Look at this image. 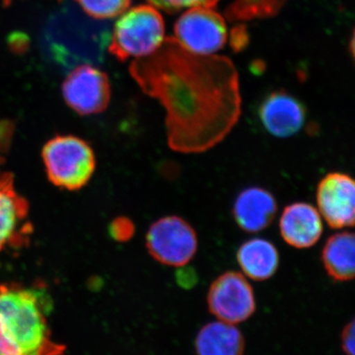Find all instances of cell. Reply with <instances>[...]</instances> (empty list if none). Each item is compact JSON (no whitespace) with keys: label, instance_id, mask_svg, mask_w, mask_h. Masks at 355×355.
I'll use <instances>...</instances> for the list:
<instances>
[{"label":"cell","instance_id":"6da1fadb","mask_svg":"<svg viewBox=\"0 0 355 355\" xmlns=\"http://www.w3.org/2000/svg\"><path fill=\"white\" fill-rule=\"evenodd\" d=\"M130 72L164 107L168 146L174 153L214 148L241 116L239 76L226 57L191 53L169 37L153 53L132 62Z\"/></svg>","mask_w":355,"mask_h":355},{"label":"cell","instance_id":"7a4b0ae2","mask_svg":"<svg viewBox=\"0 0 355 355\" xmlns=\"http://www.w3.org/2000/svg\"><path fill=\"white\" fill-rule=\"evenodd\" d=\"M48 301L32 289L0 286V355H62L51 338Z\"/></svg>","mask_w":355,"mask_h":355},{"label":"cell","instance_id":"3957f363","mask_svg":"<svg viewBox=\"0 0 355 355\" xmlns=\"http://www.w3.org/2000/svg\"><path fill=\"white\" fill-rule=\"evenodd\" d=\"M110 39L108 22L87 16L69 1L51 14L42 34L49 57L64 69L102 64Z\"/></svg>","mask_w":355,"mask_h":355},{"label":"cell","instance_id":"277c9868","mask_svg":"<svg viewBox=\"0 0 355 355\" xmlns=\"http://www.w3.org/2000/svg\"><path fill=\"white\" fill-rule=\"evenodd\" d=\"M165 40L162 16L153 6L130 9L116 21L108 50L121 62L144 58L157 50Z\"/></svg>","mask_w":355,"mask_h":355},{"label":"cell","instance_id":"5b68a950","mask_svg":"<svg viewBox=\"0 0 355 355\" xmlns=\"http://www.w3.org/2000/svg\"><path fill=\"white\" fill-rule=\"evenodd\" d=\"M42 156L49 180L65 190L83 188L95 171L92 148L84 140L72 135H60L49 140Z\"/></svg>","mask_w":355,"mask_h":355},{"label":"cell","instance_id":"8992f818","mask_svg":"<svg viewBox=\"0 0 355 355\" xmlns=\"http://www.w3.org/2000/svg\"><path fill=\"white\" fill-rule=\"evenodd\" d=\"M146 248L158 263L173 268H183L197 254L198 234L183 217L164 216L149 227Z\"/></svg>","mask_w":355,"mask_h":355},{"label":"cell","instance_id":"52a82bcc","mask_svg":"<svg viewBox=\"0 0 355 355\" xmlns=\"http://www.w3.org/2000/svg\"><path fill=\"white\" fill-rule=\"evenodd\" d=\"M207 300L209 312L224 323H243L257 309L253 287L244 275L235 270L221 273L212 282Z\"/></svg>","mask_w":355,"mask_h":355},{"label":"cell","instance_id":"ba28073f","mask_svg":"<svg viewBox=\"0 0 355 355\" xmlns=\"http://www.w3.org/2000/svg\"><path fill=\"white\" fill-rule=\"evenodd\" d=\"M175 39L198 55H214L227 41L223 17L210 7L189 8L175 24Z\"/></svg>","mask_w":355,"mask_h":355},{"label":"cell","instance_id":"9c48e42d","mask_svg":"<svg viewBox=\"0 0 355 355\" xmlns=\"http://www.w3.org/2000/svg\"><path fill=\"white\" fill-rule=\"evenodd\" d=\"M64 101L77 114L101 113L111 99L108 76L90 64L74 67L62 84Z\"/></svg>","mask_w":355,"mask_h":355},{"label":"cell","instance_id":"30bf717a","mask_svg":"<svg viewBox=\"0 0 355 355\" xmlns=\"http://www.w3.org/2000/svg\"><path fill=\"white\" fill-rule=\"evenodd\" d=\"M318 211L333 229L352 228L355 221L354 178L342 172H331L317 186Z\"/></svg>","mask_w":355,"mask_h":355},{"label":"cell","instance_id":"8fae6325","mask_svg":"<svg viewBox=\"0 0 355 355\" xmlns=\"http://www.w3.org/2000/svg\"><path fill=\"white\" fill-rule=\"evenodd\" d=\"M259 116L266 132L279 139H288L300 132L306 121L304 106L293 96L275 92L261 103Z\"/></svg>","mask_w":355,"mask_h":355},{"label":"cell","instance_id":"7c38bea8","mask_svg":"<svg viewBox=\"0 0 355 355\" xmlns=\"http://www.w3.org/2000/svg\"><path fill=\"white\" fill-rule=\"evenodd\" d=\"M321 214L311 203L297 202L287 205L279 218L282 240L295 249H309L323 234Z\"/></svg>","mask_w":355,"mask_h":355},{"label":"cell","instance_id":"4fadbf2b","mask_svg":"<svg viewBox=\"0 0 355 355\" xmlns=\"http://www.w3.org/2000/svg\"><path fill=\"white\" fill-rule=\"evenodd\" d=\"M238 227L247 233H258L270 227L277 214V202L270 191L249 187L240 191L232 207Z\"/></svg>","mask_w":355,"mask_h":355},{"label":"cell","instance_id":"5bb4252c","mask_svg":"<svg viewBox=\"0 0 355 355\" xmlns=\"http://www.w3.org/2000/svg\"><path fill=\"white\" fill-rule=\"evenodd\" d=\"M243 273L256 282L272 279L279 268V250L263 238H252L243 242L236 254Z\"/></svg>","mask_w":355,"mask_h":355},{"label":"cell","instance_id":"9a60e30c","mask_svg":"<svg viewBox=\"0 0 355 355\" xmlns=\"http://www.w3.org/2000/svg\"><path fill=\"white\" fill-rule=\"evenodd\" d=\"M324 270L334 282H347L354 279L355 237L343 231L330 236L321 254Z\"/></svg>","mask_w":355,"mask_h":355},{"label":"cell","instance_id":"2e32d148","mask_svg":"<svg viewBox=\"0 0 355 355\" xmlns=\"http://www.w3.org/2000/svg\"><path fill=\"white\" fill-rule=\"evenodd\" d=\"M196 350L198 355H244L245 338L235 324L211 322L198 331Z\"/></svg>","mask_w":355,"mask_h":355},{"label":"cell","instance_id":"e0dca14e","mask_svg":"<svg viewBox=\"0 0 355 355\" xmlns=\"http://www.w3.org/2000/svg\"><path fill=\"white\" fill-rule=\"evenodd\" d=\"M27 212V202L15 191L13 177L0 172V250L17 237Z\"/></svg>","mask_w":355,"mask_h":355},{"label":"cell","instance_id":"ac0fdd59","mask_svg":"<svg viewBox=\"0 0 355 355\" xmlns=\"http://www.w3.org/2000/svg\"><path fill=\"white\" fill-rule=\"evenodd\" d=\"M286 0H237L227 11L231 19H250L275 14Z\"/></svg>","mask_w":355,"mask_h":355},{"label":"cell","instance_id":"d6986e66","mask_svg":"<svg viewBox=\"0 0 355 355\" xmlns=\"http://www.w3.org/2000/svg\"><path fill=\"white\" fill-rule=\"evenodd\" d=\"M83 12L95 19L106 20L125 12L132 0H76Z\"/></svg>","mask_w":355,"mask_h":355},{"label":"cell","instance_id":"ffe728a7","mask_svg":"<svg viewBox=\"0 0 355 355\" xmlns=\"http://www.w3.org/2000/svg\"><path fill=\"white\" fill-rule=\"evenodd\" d=\"M155 8L162 9L168 13H176L184 8L193 7H212L218 3L219 0H148Z\"/></svg>","mask_w":355,"mask_h":355},{"label":"cell","instance_id":"44dd1931","mask_svg":"<svg viewBox=\"0 0 355 355\" xmlns=\"http://www.w3.org/2000/svg\"><path fill=\"white\" fill-rule=\"evenodd\" d=\"M112 232L116 239L121 240V241H127L132 238L135 233V225L128 219H120V220L114 222L112 226Z\"/></svg>","mask_w":355,"mask_h":355},{"label":"cell","instance_id":"7402d4cb","mask_svg":"<svg viewBox=\"0 0 355 355\" xmlns=\"http://www.w3.org/2000/svg\"><path fill=\"white\" fill-rule=\"evenodd\" d=\"M354 320L345 324L342 333V349L345 355H354Z\"/></svg>","mask_w":355,"mask_h":355},{"label":"cell","instance_id":"603a6c76","mask_svg":"<svg viewBox=\"0 0 355 355\" xmlns=\"http://www.w3.org/2000/svg\"></svg>","mask_w":355,"mask_h":355}]
</instances>
